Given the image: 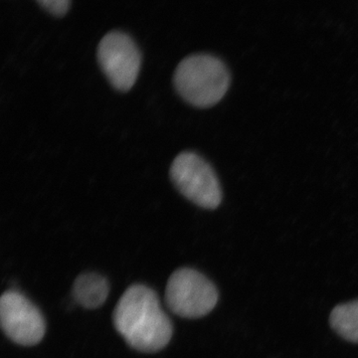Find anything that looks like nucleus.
Segmentation results:
<instances>
[{"label": "nucleus", "instance_id": "3", "mask_svg": "<svg viewBox=\"0 0 358 358\" xmlns=\"http://www.w3.org/2000/svg\"><path fill=\"white\" fill-rule=\"evenodd\" d=\"M218 299L213 282L193 268H178L167 282V307L185 319H199L208 315L217 305Z\"/></svg>", "mask_w": 358, "mask_h": 358}, {"label": "nucleus", "instance_id": "5", "mask_svg": "<svg viewBox=\"0 0 358 358\" xmlns=\"http://www.w3.org/2000/svg\"><path fill=\"white\" fill-rule=\"evenodd\" d=\"M98 60L115 89L128 92L133 88L140 73L141 56L129 35L119 31L108 33L99 44Z\"/></svg>", "mask_w": 358, "mask_h": 358}, {"label": "nucleus", "instance_id": "4", "mask_svg": "<svg viewBox=\"0 0 358 358\" xmlns=\"http://www.w3.org/2000/svg\"><path fill=\"white\" fill-rule=\"evenodd\" d=\"M171 180L179 192L205 209H216L222 201V189L212 167L194 152H182L171 167Z\"/></svg>", "mask_w": 358, "mask_h": 358}, {"label": "nucleus", "instance_id": "9", "mask_svg": "<svg viewBox=\"0 0 358 358\" xmlns=\"http://www.w3.org/2000/svg\"><path fill=\"white\" fill-rule=\"evenodd\" d=\"M40 6L55 16H63L70 7V0H37Z\"/></svg>", "mask_w": 358, "mask_h": 358}, {"label": "nucleus", "instance_id": "7", "mask_svg": "<svg viewBox=\"0 0 358 358\" xmlns=\"http://www.w3.org/2000/svg\"><path fill=\"white\" fill-rule=\"evenodd\" d=\"M110 293V285L105 277L96 273H85L77 278L73 286V296L80 306L88 310L102 307Z\"/></svg>", "mask_w": 358, "mask_h": 358}, {"label": "nucleus", "instance_id": "1", "mask_svg": "<svg viewBox=\"0 0 358 358\" xmlns=\"http://www.w3.org/2000/svg\"><path fill=\"white\" fill-rule=\"evenodd\" d=\"M113 320L117 333L138 352H159L173 338V324L162 310L159 296L143 285H133L124 292L115 306Z\"/></svg>", "mask_w": 358, "mask_h": 358}, {"label": "nucleus", "instance_id": "6", "mask_svg": "<svg viewBox=\"0 0 358 358\" xmlns=\"http://www.w3.org/2000/svg\"><path fill=\"white\" fill-rule=\"evenodd\" d=\"M2 331L13 343L36 345L46 333V322L39 308L17 291H7L0 300Z\"/></svg>", "mask_w": 358, "mask_h": 358}, {"label": "nucleus", "instance_id": "8", "mask_svg": "<svg viewBox=\"0 0 358 358\" xmlns=\"http://www.w3.org/2000/svg\"><path fill=\"white\" fill-rule=\"evenodd\" d=\"M329 322L334 331L345 341L358 343V300L334 308Z\"/></svg>", "mask_w": 358, "mask_h": 358}, {"label": "nucleus", "instance_id": "2", "mask_svg": "<svg viewBox=\"0 0 358 358\" xmlns=\"http://www.w3.org/2000/svg\"><path fill=\"white\" fill-rule=\"evenodd\" d=\"M173 81L183 100L206 109L220 102L227 93L230 74L220 59L208 54H195L179 63Z\"/></svg>", "mask_w": 358, "mask_h": 358}]
</instances>
